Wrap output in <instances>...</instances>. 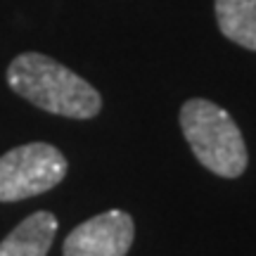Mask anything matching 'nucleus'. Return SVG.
Returning a JSON list of instances; mask_svg holds the SVG:
<instances>
[{
    "mask_svg": "<svg viewBox=\"0 0 256 256\" xmlns=\"http://www.w3.org/2000/svg\"><path fill=\"white\" fill-rule=\"evenodd\" d=\"M10 88L40 110L69 119H92L102 107L100 92L78 74L40 52H22L8 66Z\"/></svg>",
    "mask_w": 256,
    "mask_h": 256,
    "instance_id": "1",
    "label": "nucleus"
},
{
    "mask_svg": "<svg viewBox=\"0 0 256 256\" xmlns=\"http://www.w3.org/2000/svg\"><path fill=\"white\" fill-rule=\"evenodd\" d=\"M180 128L204 168L223 178H238L247 168V147L238 124L211 100H188L180 110Z\"/></svg>",
    "mask_w": 256,
    "mask_h": 256,
    "instance_id": "2",
    "label": "nucleus"
},
{
    "mask_svg": "<svg viewBox=\"0 0 256 256\" xmlns=\"http://www.w3.org/2000/svg\"><path fill=\"white\" fill-rule=\"evenodd\" d=\"M66 159L48 142H28L0 156V202H19L43 194L62 183Z\"/></svg>",
    "mask_w": 256,
    "mask_h": 256,
    "instance_id": "3",
    "label": "nucleus"
},
{
    "mask_svg": "<svg viewBox=\"0 0 256 256\" xmlns=\"http://www.w3.org/2000/svg\"><path fill=\"white\" fill-rule=\"evenodd\" d=\"M133 218L119 209L98 214L66 235L64 256H126L133 244Z\"/></svg>",
    "mask_w": 256,
    "mask_h": 256,
    "instance_id": "4",
    "label": "nucleus"
},
{
    "mask_svg": "<svg viewBox=\"0 0 256 256\" xmlns=\"http://www.w3.org/2000/svg\"><path fill=\"white\" fill-rule=\"evenodd\" d=\"M55 232V216L50 211H36L0 242V256H48Z\"/></svg>",
    "mask_w": 256,
    "mask_h": 256,
    "instance_id": "5",
    "label": "nucleus"
},
{
    "mask_svg": "<svg viewBox=\"0 0 256 256\" xmlns=\"http://www.w3.org/2000/svg\"><path fill=\"white\" fill-rule=\"evenodd\" d=\"M216 22L232 43L256 50V0H216Z\"/></svg>",
    "mask_w": 256,
    "mask_h": 256,
    "instance_id": "6",
    "label": "nucleus"
}]
</instances>
